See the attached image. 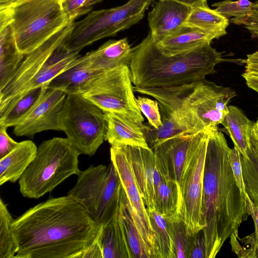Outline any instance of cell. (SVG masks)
<instances>
[{"mask_svg":"<svg viewBox=\"0 0 258 258\" xmlns=\"http://www.w3.org/2000/svg\"><path fill=\"white\" fill-rule=\"evenodd\" d=\"M100 226L68 195L50 199L13 219L15 258H76Z\"/></svg>","mask_w":258,"mask_h":258,"instance_id":"cell-1","label":"cell"},{"mask_svg":"<svg viewBox=\"0 0 258 258\" xmlns=\"http://www.w3.org/2000/svg\"><path fill=\"white\" fill-rule=\"evenodd\" d=\"M223 134L210 129L205 159L202 200L203 229L207 258H214L232 234L238 236L249 216L232 170L229 150Z\"/></svg>","mask_w":258,"mask_h":258,"instance_id":"cell-2","label":"cell"},{"mask_svg":"<svg viewBox=\"0 0 258 258\" xmlns=\"http://www.w3.org/2000/svg\"><path fill=\"white\" fill-rule=\"evenodd\" d=\"M223 61L222 53L211 43L174 54H165L149 33L133 47L129 67L135 87L165 88L205 79L215 73L216 66Z\"/></svg>","mask_w":258,"mask_h":258,"instance_id":"cell-3","label":"cell"},{"mask_svg":"<svg viewBox=\"0 0 258 258\" xmlns=\"http://www.w3.org/2000/svg\"><path fill=\"white\" fill-rule=\"evenodd\" d=\"M81 154L67 138L42 142L36 155L19 180L23 196L37 199L53 190L67 178L78 175Z\"/></svg>","mask_w":258,"mask_h":258,"instance_id":"cell-4","label":"cell"},{"mask_svg":"<svg viewBox=\"0 0 258 258\" xmlns=\"http://www.w3.org/2000/svg\"><path fill=\"white\" fill-rule=\"evenodd\" d=\"M155 0H129L115 8L93 11L74 22L61 45L69 52L79 53L100 39L115 35L139 23Z\"/></svg>","mask_w":258,"mask_h":258,"instance_id":"cell-5","label":"cell"},{"mask_svg":"<svg viewBox=\"0 0 258 258\" xmlns=\"http://www.w3.org/2000/svg\"><path fill=\"white\" fill-rule=\"evenodd\" d=\"M122 185L112 163L90 165L78 175L68 196L81 204L99 225L115 217L120 206Z\"/></svg>","mask_w":258,"mask_h":258,"instance_id":"cell-6","label":"cell"},{"mask_svg":"<svg viewBox=\"0 0 258 258\" xmlns=\"http://www.w3.org/2000/svg\"><path fill=\"white\" fill-rule=\"evenodd\" d=\"M11 8L17 47L25 55L72 24L57 0H32Z\"/></svg>","mask_w":258,"mask_h":258,"instance_id":"cell-7","label":"cell"},{"mask_svg":"<svg viewBox=\"0 0 258 258\" xmlns=\"http://www.w3.org/2000/svg\"><path fill=\"white\" fill-rule=\"evenodd\" d=\"M159 95L173 105L191 111L206 129L218 128L236 95L230 87L203 79L181 86L157 88Z\"/></svg>","mask_w":258,"mask_h":258,"instance_id":"cell-8","label":"cell"},{"mask_svg":"<svg viewBox=\"0 0 258 258\" xmlns=\"http://www.w3.org/2000/svg\"><path fill=\"white\" fill-rule=\"evenodd\" d=\"M129 65L96 73L79 93L104 112H116L142 126L144 118L134 94Z\"/></svg>","mask_w":258,"mask_h":258,"instance_id":"cell-9","label":"cell"},{"mask_svg":"<svg viewBox=\"0 0 258 258\" xmlns=\"http://www.w3.org/2000/svg\"><path fill=\"white\" fill-rule=\"evenodd\" d=\"M60 131L81 154L92 156L105 140L104 112L80 94H67L58 118Z\"/></svg>","mask_w":258,"mask_h":258,"instance_id":"cell-10","label":"cell"},{"mask_svg":"<svg viewBox=\"0 0 258 258\" xmlns=\"http://www.w3.org/2000/svg\"><path fill=\"white\" fill-rule=\"evenodd\" d=\"M209 131L208 129L195 135L179 185L177 214L190 235L204 228L202 217L203 179Z\"/></svg>","mask_w":258,"mask_h":258,"instance_id":"cell-11","label":"cell"},{"mask_svg":"<svg viewBox=\"0 0 258 258\" xmlns=\"http://www.w3.org/2000/svg\"><path fill=\"white\" fill-rule=\"evenodd\" d=\"M110 153L111 163L117 171L126 195L134 218L151 252L152 258H155L153 234L149 215L136 183L129 159L123 148L120 145L111 146Z\"/></svg>","mask_w":258,"mask_h":258,"instance_id":"cell-12","label":"cell"},{"mask_svg":"<svg viewBox=\"0 0 258 258\" xmlns=\"http://www.w3.org/2000/svg\"><path fill=\"white\" fill-rule=\"evenodd\" d=\"M67 95L61 90L45 86L30 111L21 122L14 126V134L18 137H33L45 131H60L58 118Z\"/></svg>","mask_w":258,"mask_h":258,"instance_id":"cell-13","label":"cell"},{"mask_svg":"<svg viewBox=\"0 0 258 258\" xmlns=\"http://www.w3.org/2000/svg\"><path fill=\"white\" fill-rule=\"evenodd\" d=\"M131 163L139 189L147 209H155V190L162 178L150 148L120 145Z\"/></svg>","mask_w":258,"mask_h":258,"instance_id":"cell-14","label":"cell"},{"mask_svg":"<svg viewBox=\"0 0 258 258\" xmlns=\"http://www.w3.org/2000/svg\"><path fill=\"white\" fill-rule=\"evenodd\" d=\"M196 135L169 139L153 150L161 174L176 182L179 186Z\"/></svg>","mask_w":258,"mask_h":258,"instance_id":"cell-15","label":"cell"},{"mask_svg":"<svg viewBox=\"0 0 258 258\" xmlns=\"http://www.w3.org/2000/svg\"><path fill=\"white\" fill-rule=\"evenodd\" d=\"M192 8L170 0H159L148 13L150 33L157 41L185 24Z\"/></svg>","mask_w":258,"mask_h":258,"instance_id":"cell-16","label":"cell"},{"mask_svg":"<svg viewBox=\"0 0 258 258\" xmlns=\"http://www.w3.org/2000/svg\"><path fill=\"white\" fill-rule=\"evenodd\" d=\"M132 52L127 39L123 38L109 40L80 58L91 70L99 72L123 64L129 65Z\"/></svg>","mask_w":258,"mask_h":258,"instance_id":"cell-17","label":"cell"},{"mask_svg":"<svg viewBox=\"0 0 258 258\" xmlns=\"http://www.w3.org/2000/svg\"><path fill=\"white\" fill-rule=\"evenodd\" d=\"M107 131L105 140L111 146L126 145L149 148L141 126L116 112H105Z\"/></svg>","mask_w":258,"mask_h":258,"instance_id":"cell-18","label":"cell"},{"mask_svg":"<svg viewBox=\"0 0 258 258\" xmlns=\"http://www.w3.org/2000/svg\"><path fill=\"white\" fill-rule=\"evenodd\" d=\"M216 37L197 28L183 24L171 33L154 41L165 54H174L189 50L206 43Z\"/></svg>","mask_w":258,"mask_h":258,"instance_id":"cell-19","label":"cell"},{"mask_svg":"<svg viewBox=\"0 0 258 258\" xmlns=\"http://www.w3.org/2000/svg\"><path fill=\"white\" fill-rule=\"evenodd\" d=\"M118 219L127 247L130 258H152L151 252L134 218L131 205L122 186L120 191Z\"/></svg>","mask_w":258,"mask_h":258,"instance_id":"cell-20","label":"cell"},{"mask_svg":"<svg viewBox=\"0 0 258 258\" xmlns=\"http://www.w3.org/2000/svg\"><path fill=\"white\" fill-rule=\"evenodd\" d=\"M37 147L31 140L19 142L18 146L0 159V185L7 182H15L34 160Z\"/></svg>","mask_w":258,"mask_h":258,"instance_id":"cell-21","label":"cell"},{"mask_svg":"<svg viewBox=\"0 0 258 258\" xmlns=\"http://www.w3.org/2000/svg\"><path fill=\"white\" fill-rule=\"evenodd\" d=\"M228 108L229 112L221 124L231 139L234 147L241 156L247 158V151L250 146V136L254 122L238 107L229 105Z\"/></svg>","mask_w":258,"mask_h":258,"instance_id":"cell-22","label":"cell"},{"mask_svg":"<svg viewBox=\"0 0 258 258\" xmlns=\"http://www.w3.org/2000/svg\"><path fill=\"white\" fill-rule=\"evenodd\" d=\"M25 56L18 49L11 24L0 30V89L16 72Z\"/></svg>","mask_w":258,"mask_h":258,"instance_id":"cell-23","label":"cell"},{"mask_svg":"<svg viewBox=\"0 0 258 258\" xmlns=\"http://www.w3.org/2000/svg\"><path fill=\"white\" fill-rule=\"evenodd\" d=\"M95 240L101 249L102 258H130L118 214L108 222L100 225Z\"/></svg>","mask_w":258,"mask_h":258,"instance_id":"cell-24","label":"cell"},{"mask_svg":"<svg viewBox=\"0 0 258 258\" xmlns=\"http://www.w3.org/2000/svg\"><path fill=\"white\" fill-rule=\"evenodd\" d=\"M80 57L70 67L54 78L47 87L61 90L67 94L79 93L89 79L97 73L91 70Z\"/></svg>","mask_w":258,"mask_h":258,"instance_id":"cell-25","label":"cell"},{"mask_svg":"<svg viewBox=\"0 0 258 258\" xmlns=\"http://www.w3.org/2000/svg\"><path fill=\"white\" fill-rule=\"evenodd\" d=\"M160 113L162 125L158 128L152 127L148 123H143L141 127L149 147L152 150L169 139L195 135L176 117L166 113Z\"/></svg>","mask_w":258,"mask_h":258,"instance_id":"cell-26","label":"cell"},{"mask_svg":"<svg viewBox=\"0 0 258 258\" xmlns=\"http://www.w3.org/2000/svg\"><path fill=\"white\" fill-rule=\"evenodd\" d=\"M214 35L216 39L226 34L227 18L207 5L192 9L185 24Z\"/></svg>","mask_w":258,"mask_h":258,"instance_id":"cell-27","label":"cell"},{"mask_svg":"<svg viewBox=\"0 0 258 258\" xmlns=\"http://www.w3.org/2000/svg\"><path fill=\"white\" fill-rule=\"evenodd\" d=\"M180 189L177 183L162 175L155 190V210L164 217L178 213Z\"/></svg>","mask_w":258,"mask_h":258,"instance_id":"cell-28","label":"cell"},{"mask_svg":"<svg viewBox=\"0 0 258 258\" xmlns=\"http://www.w3.org/2000/svg\"><path fill=\"white\" fill-rule=\"evenodd\" d=\"M170 237L172 258H189L192 235L183 219L178 214L165 217Z\"/></svg>","mask_w":258,"mask_h":258,"instance_id":"cell-29","label":"cell"},{"mask_svg":"<svg viewBox=\"0 0 258 258\" xmlns=\"http://www.w3.org/2000/svg\"><path fill=\"white\" fill-rule=\"evenodd\" d=\"M246 203L249 215L254 223V231L242 239L232 234L230 236V244L232 251L238 257L258 258V207L247 195Z\"/></svg>","mask_w":258,"mask_h":258,"instance_id":"cell-30","label":"cell"},{"mask_svg":"<svg viewBox=\"0 0 258 258\" xmlns=\"http://www.w3.org/2000/svg\"><path fill=\"white\" fill-rule=\"evenodd\" d=\"M153 234L155 258H172L171 243L166 218L155 209H147Z\"/></svg>","mask_w":258,"mask_h":258,"instance_id":"cell-31","label":"cell"},{"mask_svg":"<svg viewBox=\"0 0 258 258\" xmlns=\"http://www.w3.org/2000/svg\"><path fill=\"white\" fill-rule=\"evenodd\" d=\"M44 87L31 90L22 97L8 112L0 117V125L8 127L21 122L39 99Z\"/></svg>","mask_w":258,"mask_h":258,"instance_id":"cell-32","label":"cell"},{"mask_svg":"<svg viewBox=\"0 0 258 258\" xmlns=\"http://www.w3.org/2000/svg\"><path fill=\"white\" fill-rule=\"evenodd\" d=\"M247 155V158L241 155L245 190L250 200L258 207V155L251 144Z\"/></svg>","mask_w":258,"mask_h":258,"instance_id":"cell-33","label":"cell"},{"mask_svg":"<svg viewBox=\"0 0 258 258\" xmlns=\"http://www.w3.org/2000/svg\"><path fill=\"white\" fill-rule=\"evenodd\" d=\"M7 205L0 199V258H15L16 247L11 228L13 220Z\"/></svg>","mask_w":258,"mask_h":258,"instance_id":"cell-34","label":"cell"},{"mask_svg":"<svg viewBox=\"0 0 258 258\" xmlns=\"http://www.w3.org/2000/svg\"><path fill=\"white\" fill-rule=\"evenodd\" d=\"M253 3L249 0H224L212 5L215 10L228 19L233 17L231 21L237 25H242L251 14Z\"/></svg>","mask_w":258,"mask_h":258,"instance_id":"cell-35","label":"cell"},{"mask_svg":"<svg viewBox=\"0 0 258 258\" xmlns=\"http://www.w3.org/2000/svg\"><path fill=\"white\" fill-rule=\"evenodd\" d=\"M102 0H62L60 2L63 13L70 23L78 17L89 13Z\"/></svg>","mask_w":258,"mask_h":258,"instance_id":"cell-36","label":"cell"},{"mask_svg":"<svg viewBox=\"0 0 258 258\" xmlns=\"http://www.w3.org/2000/svg\"><path fill=\"white\" fill-rule=\"evenodd\" d=\"M136 101L139 109L148 119L149 124L155 128L162 125L160 107L157 100L138 96Z\"/></svg>","mask_w":258,"mask_h":258,"instance_id":"cell-37","label":"cell"},{"mask_svg":"<svg viewBox=\"0 0 258 258\" xmlns=\"http://www.w3.org/2000/svg\"><path fill=\"white\" fill-rule=\"evenodd\" d=\"M244 61L245 70L242 76L248 87L258 94V50L247 55Z\"/></svg>","mask_w":258,"mask_h":258,"instance_id":"cell-38","label":"cell"},{"mask_svg":"<svg viewBox=\"0 0 258 258\" xmlns=\"http://www.w3.org/2000/svg\"><path fill=\"white\" fill-rule=\"evenodd\" d=\"M229 160L233 175L241 194L246 198V192L244 182L241 154L235 148L229 150Z\"/></svg>","mask_w":258,"mask_h":258,"instance_id":"cell-39","label":"cell"},{"mask_svg":"<svg viewBox=\"0 0 258 258\" xmlns=\"http://www.w3.org/2000/svg\"><path fill=\"white\" fill-rule=\"evenodd\" d=\"M189 258H207V248L203 229L192 235Z\"/></svg>","mask_w":258,"mask_h":258,"instance_id":"cell-40","label":"cell"},{"mask_svg":"<svg viewBox=\"0 0 258 258\" xmlns=\"http://www.w3.org/2000/svg\"><path fill=\"white\" fill-rule=\"evenodd\" d=\"M7 128L0 125V159L11 152L19 144L9 136L7 132Z\"/></svg>","mask_w":258,"mask_h":258,"instance_id":"cell-41","label":"cell"},{"mask_svg":"<svg viewBox=\"0 0 258 258\" xmlns=\"http://www.w3.org/2000/svg\"><path fill=\"white\" fill-rule=\"evenodd\" d=\"M76 258H102V254L98 244L94 239Z\"/></svg>","mask_w":258,"mask_h":258,"instance_id":"cell-42","label":"cell"},{"mask_svg":"<svg viewBox=\"0 0 258 258\" xmlns=\"http://www.w3.org/2000/svg\"><path fill=\"white\" fill-rule=\"evenodd\" d=\"M173 1L191 8L207 5V0H170Z\"/></svg>","mask_w":258,"mask_h":258,"instance_id":"cell-43","label":"cell"},{"mask_svg":"<svg viewBox=\"0 0 258 258\" xmlns=\"http://www.w3.org/2000/svg\"><path fill=\"white\" fill-rule=\"evenodd\" d=\"M32 0H0V9L11 8Z\"/></svg>","mask_w":258,"mask_h":258,"instance_id":"cell-44","label":"cell"},{"mask_svg":"<svg viewBox=\"0 0 258 258\" xmlns=\"http://www.w3.org/2000/svg\"><path fill=\"white\" fill-rule=\"evenodd\" d=\"M250 142L254 151L258 155V137L254 134L253 131H252L250 136Z\"/></svg>","mask_w":258,"mask_h":258,"instance_id":"cell-45","label":"cell"},{"mask_svg":"<svg viewBox=\"0 0 258 258\" xmlns=\"http://www.w3.org/2000/svg\"><path fill=\"white\" fill-rule=\"evenodd\" d=\"M252 131L254 134L258 137V118L256 121L254 122Z\"/></svg>","mask_w":258,"mask_h":258,"instance_id":"cell-46","label":"cell"},{"mask_svg":"<svg viewBox=\"0 0 258 258\" xmlns=\"http://www.w3.org/2000/svg\"><path fill=\"white\" fill-rule=\"evenodd\" d=\"M252 11L258 13V0L253 3Z\"/></svg>","mask_w":258,"mask_h":258,"instance_id":"cell-47","label":"cell"},{"mask_svg":"<svg viewBox=\"0 0 258 258\" xmlns=\"http://www.w3.org/2000/svg\"><path fill=\"white\" fill-rule=\"evenodd\" d=\"M58 2H61L62 0H57Z\"/></svg>","mask_w":258,"mask_h":258,"instance_id":"cell-48","label":"cell"}]
</instances>
